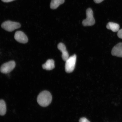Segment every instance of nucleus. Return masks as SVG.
Returning <instances> with one entry per match:
<instances>
[{
	"label": "nucleus",
	"instance_id": "f257e3e1",
	"mask_svg": "<svg viewBox=\"0 0 122 122\" xmlns=\"http://www.w3.org/2000/svg\"><path fill=\"white\" fill-rule=\"evenodd\" d=\"M52 100L51 94L48 91L42 92L38 96L37 101L40 106L43 107L48 106L51 103Z\"/></svg>",
	"mask_w": 122,
	"mask_h": 122
},
{
	"label": "nucleus",
	"instance_id": "f03ea898",
	"mask_svg": "<svg viewBox=\"0 0 122 122\" xmlns=\"http://www.w3.org/2000/svg\"><path fill=\"white\" fill-rule=\"evenodd\" d=\"M86 19L83 20L82 24L85 26H91L95 24V20L93 16V12L92 9L88 8L86 11Z\"/></svg>",
	"mask_w": 122,
	"mask_h": 122
},
{
	"label": "nucleus",
	"instance_id": "7ed1b4c3",
	"mask_svg": "<svg viewBox=\"0 0 122 122\" xmlns=\"http://www.w3.org/2000/svg\"><path fill=\"white\" fill-rule=\"evenodd\" d=\"M76 61V56L74 54L69 57L65 61V70L68 73L72 72L75 68Z\"/></svg>",
	"mask_w": 122,
	"mask_h": 122
},
{
	"label": "nucleus",
	"instance_id": "20e7f679",
	"mask_svg": "<svg viewBox=\"0 0 122 122\" xmlns=\"http://www.w3.org/2000/svg\"><path fill=\"white\" fill-rule=\"evenodd\" d=\"M21 27L19 23L12 22L10 21H5L1 24V27L6 31L12 32Z\"/></svg>",
	"mask_w": 122,
	"mask_h": 122
},
{
	"label": "nucleus",
	"instance_id": "39448f33",
	"mask_svg": "<svg viewBox=\"0 0 122 122\" xmlns=\"http://www.w3.org/2000/svg\"><path fill=\"white\" fill-rule=\"evenodd\" d=\"M16 63L15 61H10L2 65L1 67L0 70L1 72L3 74H8L14 69Z\"/></svg>",
	"mask_w": 122,
	"mask_h": 122
},
{
	"label": "nucleus",
	"instance_id": "423d86ee",
	"mask_svg": "<svg viewBox=\"0 0 122 122\" xmlns=\"http://www.w3.org/2000/svg\"><path fill=\"white\" fill-rule=\"evenodd\" d=\"M14 38L16 41L20 43L25 44L28 42V38L22 31H17L15 33Z\"/></svg>",
	"mask_w": 122,
	"mask_h": 122
},
{
	"label": "nucleus",
	"instance_id": "0eeeda50",
	"mask_svg": "<svg viewBox=\"0 0 122 122\" xmlns=\"http://www.w3.org/2000/svg\"><path fill=\"white\" fill-rule=\"evenodd\" d=\"M111 54L114 56L122 57V42L117 44L113 48Z\"/></svg>",
	"mask_w": 122,
	"mask_h": 122
},
{
	"label": "nucleus",
	"instance_id": "6e6552de",
	"mask_svg": "<svg viewBox=\"0 0 122 122\" xmlns=\"http://www.w3.org/2000/svg\"><path fill=\"white\" fill-rule=\"evenodd\" d=\"M57 47L58 49L61 52L62 59L65 61L69 57V55L67 51L66 47L64 44L62 43H60L58 45Z\"/></svg>",
	"mask_w": 122,
	"mask_h": 122
},
{
	"label": "nucleus",
	"instance_id": "1a4fd4ad",
	"mask_svg": "<svg viewBox=\"0 0 122 122\" xmlns=\"http://www.w3.org/2000/svg\"><path fill=\"white\" fill-rule=\"evenodd\" d=\"M43 68L48 71L51 70L55 68V62L53 59H48L45 64L42 65Z\"/></svg>",
	"mask_w": 122,
	"mask_h": 122
},
{
	"label": "nucleus",
	"instance_id": "9d476101",
	"mask_svg": "<svg viewBox=\"0 0 122 122\" xmlns=\"http://www.w3.org/2000/svg\"><path fill=\"white\" fill-rule=\"evenodd\" d=\"M108 29L111 30L113 32H118L119 30L120 25L116 23L110 22L108 23L106 26Z\"/></svg>",
	"mask_w": 122,
	"mask_h": 122
},
{
	"label": "nucleus",
	"instance_id": "9b49d317",
	"mask_svg": "<svg viewBox=\"0 0 122 122\" xmlns=\"http://www.w3.org/2000/svg\"><path fill=\"white\" fill-rule=\"evenodd\" d=\"M65 0H52L50 4V8L53 10L57 9L61 4L65 2Z\"/></svg>",
	"mask_w": 122,
	"mask_h": 122
},
{
	"label": "nucleus",
	"instance_id": "f8f14e48",
	"mask_svg": "<svg viewBox=\"0 0 122 122\" xmlns=\"http://www.w3.org/2000/svg\"><path fill=\"white\" fill-rule=\"evenodd\" d=\"M6 112V106L5 102L3 100H0V115L3 116Z\"/></svg>",
	"mask_w": 122,
	"mask_h": 122
},
{
	"label": "nucleus",
	"instance_id": "ddd939ff",
	"mask_svg": "<svg viewBox=\"0 0 122 122\" xmlns=\"http://www.w3.org/2000/svg\"><path fill=\"white\" fill-rule=\"evenodd\" d=\"M117 36L119 38L122 39V29L119 30L117 33Z\"/></svg>",
	"mask_w": 122,
	"mask_h": 122
},
{
	"label": "nucleus",
	"instance_id": "4468645a",
	"mask_svg": "<svg viewBox=\"0 0 122 122\" xmlns=\"http://www.w3.org/2000/svg\"><path fill=\"white\" fill-rule=\"evenodd\" d=\"M79 122H90L87 119L85 118H81L79 120Z\"/></svg>",
	"mask_w": 122,
	"mask_h": 122
},
{
	"label": "nucleus",
	"instance_id": "2eb2a0df",
	"mask_svg": "<svg viewBox=\"0 0 122 122\" xmlns=\"http://www.w3.org/2000/svg\"><path fill=\"white\" fill-rule=\"evenodd\" d=\"M94 0V2H95L96 3L99 4L102 2L104 0Z\"/></svg>",
	"mask_w": 122,
	"mask_h": 122
},
{
	"label": "nucleus",
	"instance_id": "dca6fc26",
	"mask_svg": "<svg viewBox=\"0 0 122 122\" xmlns=\"http://www.w3.org/2000/svg\"><path fill=\"white\" fill-rule=\"evenodd\" d=\"M2 0L3 2H9L15 0Z\"/></svg>",
	"mask_w": 122,
	"mask_h": 122
}]
</instances>
